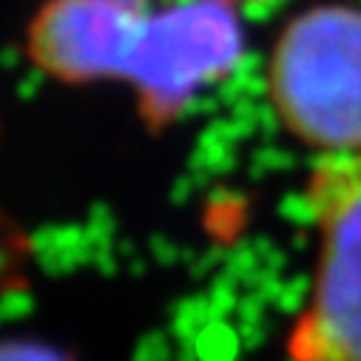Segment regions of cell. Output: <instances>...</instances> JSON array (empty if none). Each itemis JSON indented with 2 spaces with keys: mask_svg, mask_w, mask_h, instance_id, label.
I'll return each mask as SVG.
<instances>
[{
  "mask_svg": "<svg viewBox=\"0 0 361 361\" xmlns=\"http://www.w3.org/2000/svg\"><path fill=\"white\" fill-rule=\"evenodd\" d=\"M316 233L310 293L288 338V361H361V154L319 157L305 183Z\"/></svg>",
  "mask_w": 361,
  "mask_h": 361,
  "instance_id": "2",
  "label": "cell"
},
{
  "mask_svg": "<svg viewBox=\"0 0 361 361\" xmlns=\"http://www.w3.org/2000/svg\"><path fill=\"white\" fill-rule=\"evenodd\" d=\"M126 4H142L145 6V4H151V0H126Z\"/></svg>",
  "mask_w": 361,
  "mask_h": 361,
  "instance_id": "6",
  "label": "cell"
},
{
  "mask_svg": "<svg viewBox=\"0 0 361 361\" xmlns=\"http://www.w3.org/2000/svg\"><path fill=\"white\" fill-rule=\"evenodd\" d=\"M0 361H63V358L37 344H0Z\"/></svg>",
  "mask_w": 361,
  "mask_h": 361,
  "instance_id": "5",
  "label": "cell"
},
{
  "mask_svg": "<svg viewBox=\"0 0 361 361\" xmlns=\"http://www.w3.org/2000/svg\"><path fill=\"white\" fill-rule=\"evenodd\" d=\"M267 97L285 131L319 157L361 154V6L296 15L270 51Z\"/></svg>",
  "mask_w": 361,
  "mask_h": 361,
  "instance_id": "1",
  "label": "cell"
},
{
  "mask_svg": "<svg viewBox=\"0 0 361 361\" xmlns=\"http://www.w3.org/2000/svg\"><path fill=\"white\" fill-rule=\"evenodd\" d=\"M145 18L148 4L46 0L26 29V54L35 68L60 82H126Z\"/></svg>",
  "mask_w": 361,
  "mask_h": 361,
  "instance_id": "4",
  "label": "cell"
},
{
  "mask_svg": "<svg viewBox=\"0 0 361 361\" xmlns=\"http://www.w3.org/2000/svg\"><path fill=\"white\" fill-rule=\"evenodd\" d=\"M233 4H236V0H233ZM247 4H267V0H247Z\"/></svg>",
  "mask_w": 361,
  "mask_h": 361,
  "instance_id": "7",
  "label": "cell"
},
{
  "mask_svg": "<svg viewBox=\"0 0 361 361\" xmlns=\"http://www.w3.org/2000/svg\"><path fill=\"white\" fill-rule=\"evenodd\" d=\"M242 54V26L233 0H183L148 12L126 82L137 94L140 120L168 128L200 92L233 71Z\"/></svg>",
  "mask_w": 361,
  "mask_h": 361,
  "instance_id": "3",
  "label": "cell"
}]
</instances>
